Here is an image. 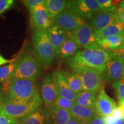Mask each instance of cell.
<instances>
[{"label":"cell","instance_id":"1","mask_svg":"<svg viewBox=\"0 0 124 124\" xmlns=\"http://www.w3.org/2000/svg\"><path fill=\"white\" fill-rule=\"evenodd\" d=\"M114 53L98 45L85 48L78 51L68 60L67 64L72 70L77 68H90L103 72L105 67Z\"/></svg>","mask_w":124,"mask_h":124},{"label":"cell","instance_id":"2","mask_svg":"<svg viewBox=\"0 0 124 124\" xmlns=\"http://www.w3.org/2000/svg\"><path fill=\"white\" fill-rule=\"evenodd\" d=\"M7 81L9 85L5 102L27 103L39 92L38 83L35 81L24 79H12Z\"/></svg>","mask_w":124,"mask_h":124},{"label":"cell","instance_id":"3","mask_svg":"<svg viewBox=\"0 0 124 124\" xmlns=\"http://www.w3.org/2000/svg\"><path fill=\"white\" fill-rule=\"evenodd\" d=\"M17 61L15 70L8 80L24 79L35 81L42 73L43 66L31 51L21 54L17 58Z\"/></svg>","mask_w":124,"mask_h":124},{"label":"cell","instance_id":"4","mask_svg":"<svg viewBox=\"0 0 124 124\" xmlns=\"http://www.w3.org/2000/svg\"><path fill=\"white\" fill-rule=\"evenodd\" d=\"M35 54L44 67L48 69L53 63L56 54L49 41L47 29L36 30L32 36Z\"/></svg>","mask_w":124,"mask_h":124},{"label":"cell","instance_id":"5","mask_svg":"<svg viewBox=\"0 0 124 124\" xmlns=\"http://www.w3.org/2000/svg\"><path fill=\"white\" fill-rule=\"evenodd\" d=\"M42 101L41 95L39 92L33 100L27 103L3 102L2 104L0 105V108L8 116L18 120L40 108Z\"/></svg>","mask_w":124,"mask_h":124},{"label":"cell","instance_id":"6","mask_svg":"<svg viewBox=\"0 0 124 124\" xmlns=\"http://www.w3.org/2000/svg\"><path fill=\"white\" fill-rule=\"evenodd\" d=\"M67 8L82 19L91 18L101 11L97 0H72L68 1Z\"/></svg>","mask_w":124,"mask_h":124},{"label":"cell","instance_id":"7","mask_svg":"<svg viewBox=\"0 0 124 124\" xmlns=\"http://www.w3.org/2000/svg\"><path fill=\"white\" fill-rule=\"evenodd\" d=\"M73 72L81 79L83 90L97 93L101 87L102 77L100 71L90 68H77Z\"/></svg>","mask_w":124,"mask_h":124},{"label":"cell","instance_id":"8","mask_svg":"<svg viewBox=\"0 0 124 124\" xmlns=\"http://www.w3.org/2000/svg\"><path fill=\"white\" fill-rule=\"evenodd\" d=\"M124 76V66L121 58L115 54L108 60L101 73L102 79L113 83L120 81Z\"/></svg>","mask_w":124,"mask_h":124},{"label":"cell","instance_id":"9","mask_svg":"<svg viewBox=\"0 0 124 124\" xmlns=\"http://www.w3.org/2000/svg\"><path fill=\"white\" fill-rule=\"evenodd\" d=\"M53 21L54 24L66 32H74L86 24L85 20L78 17L67 8L56 16Z\"/></svg>","mask_w":124,"mask_h":124},{"label":"cell","instance_id":"10","mask_svg":"<svg viewBox=\"0 0 124 124\" xmlns=\"http://www.w3.org/2000/svg\"><path fill=\"white\" fill-rule=\"evenodd\" d=\"M69 38L83 48L98 45L97 39L89 24H85L74 32H67Z\"/></svg>","mask_w":124,"mask_h":124},{"label":"cell","instance_id":"11","mask_svg":"<svg viewBox=\"0 0 124 124\" xmlns=\"http://www.w3.org/2000/svg\"><path fill=\"white\" fill-rule=\"evenodd\" d=\"M29 13L31 26L36 30L47 29L52 25L45 5V1L39 5L29 9Z\"/></svg>","mask_w":124,"mask_h":124},{"label":"cell","instance_id":"12","mask_svg":"<svg viewBox=\"0 0 124 124\" xmlns=\"http://www.w3.org/2000/svg\"><path fill=\"white\" fill-rule=\"evenodd\" d=\"M94 108L96 114L103 118L112 114L114 110L117 108V104L114 100L106 94L104 87L101 86Z\"/></svg>","mask_w":124,"mask_h":124},{"label":"cell","instance_id":"13","mask_svg":"<svg viewBox=\"0 0 124 124\" xmlns=\"http://www.w3.org/2000/svg\"><path fill=\"white\" fill-rule=\"evenodd\" d=\"M59 96L56 85L52 74H48L43 79L41 87V97L46 107L53 104Z\"/></svg>","mask_w":124,"mask_h":124},{"label":"cell","instance_id":"14","mask_svg":"<svg viewBox=\"0 0 124 124\" xmlns=\"http://www.w3.org/2000/svg\"><path fill=\"white\" fill-rule=\"evenodd\" d=\"M118 21L115 12L101 11L98 12L91 18L90 25L94 32H97Z\"/></svg>","mask_w":124,"mask_h":124},{"label":"cell","instance_id":"15","mask_svg":"<svg viewBox=\"0 0 124 124\" xmlns=\"http://www.w3.org/2000/svg\"><path fill=\"white\" fill-rule=\"evenodd\" d=\"M47 33L49 41L55 49L56 56H58L60 48L68 36L67 32L54 24L51 25L47 29Z\"/></svg>","mask_w":124,"mask_h":124},{"label":"cell","instance_id":"16","mask_svg":"<svg viewBox=\"0 0 124 124\" xmlns=\"http://www.w3.org/2000/svg\"><path fill=\"white\" fill-rule=\"evenodd\" d=\"M53 75L56 85L59 96L71 101L75 102L77 94L72 92L70 89L63 72L61 71H56L53 73Z\"/></svg>","mask_w":124,"mask_h":124},{"label":"cell","instance_id":"17","mask_svg":"<svg viewBox=\"0 0 124 124\" xmlns=\"http://www.w3.org/2000/svg\"><path fill=\"white\" fill-rule=\"evenodd\" d=\"M71 117L77 119L82 124H89L97 115L94 108H89L78 105L75 102L70 110Z\"/></svg>","mask_w":124,"mask_h":124},{"label":"cell","instance_id":"18","mask_svg":"<svg viewBox=\"0 0 124 124\" xmlns=\"http://www.w3.org/2000/svg\"><path fill=\"white\" fill-rule=\"evenodd\" d=\"M48 124H67L71 118L69 110L50 106L46 108Z\"/></svg>","mask_w":124,"mask_h":124},{"label":"cell","instance_id":"19","mask_svg":"<svg viewBox=\"0 0 124 124\" xmlns=\"http://www.w3.org/2000/svg\"><path fill=\"white\" fill-rule=\"evenodd\" d=\"M97 44L105 49L120 52V55L124 51V36H109L97 40Z\"/></svg>","mask_w":124,"mask_h":124},{"label":"cell","instance_id":"20","mask_svg":"<svg viewBox=\"0 0 124 124\" xmlns=\"http://www.w3.org/2000/svg\"><path fill=\"white\" fill-rule=\"evenodd\" d=\"M18 124H48L46 109L40 107L29 115L18 120Z\"/></svg>","mask_w":124,"mask_h":124},{"label":"cell","instance_id":"21","mask_svg":"<svg viewBox=\"0 0 124 124\" xmlns=\"http://www.w3.org/2000/svg\"><path fill=\"white\" fill-rule=\"evenodd\" d=\"M94 33L97 40L109 36H124V25L118 21L102 30L94 32Z\"/></svg>","mask_w":124,"mask_h":124},{"label":"cell","instance_id":"22","mask_svg":"<svg viewBox=\"0 0 124 124\" xmlns=\"http://www.w3.org/2000/svg\"><path fill=\"white\" fill-rule=\"evenodd\" d=\"M68 1L66 0H46L45 5L49 17L54 19L56 16L67 8Z\"/></svg>","mask_w":124,"mask_h":124},{"label":"cell","instance_id":"23","mask_svg":"<svg viewBox=\"0 0 124 124\" xmlns=\"http://www.w3.org/2000/svg\"><path fill=\"white\" fill-rule=\"evenodd\" d=\"M79 48L80 46L73 40L67 36L60 48L59 56L62 59L71 58L75 55Z\"/></svg>","mask_w":124,"mask_h":124},{"label":"cell","instance_id":"24","mask_svg":"<svg viewBox=\"0 0 124 124\" xmlns=\"http://www.w3.org/2000/svg\"><path fill=\"white\" fill-rule=\"evenodd\" d=\"M62 72L70 89L72 92L76 94H78L83 91V85L81 79L77 74L74 72H69L67 71H63Z\"/></svg>","mask_w":124,"mask_h":124},{"label":"cell","instance_id":"25","mask_svg":"<svg viewBox=\"0 0 124 124\" xmlns=\"http://www.w3.org/2000/svg\"><path fill=\"white\" fill-rule=\"evenodd\" d=\"M96 100V93L83 90L77 94L75 102L80 106L94 108L95 107Z\"/></svg>","mask_w":124,"mask_h":124},{"label":"cell","instance_id":"26","mask_svg":"<svg viewBox=\"0 0 124 124\" xmlns=\"http://www.w3.org/2000/svg\"><path fill=\"white\" fill-rule=\"evenodd\" d=\"M17 58L12 63L7 66L0 67V82L7 81L11 77L17 64Z\"/></svg>","mask_w":124,"mask_h":124},{"label":"cell","instance_id":"27","mask_svg":"<svg viewBox=\"0 0 124 124\" xmlns=\"http://www.w3.org/2000/svg\"><path fill=\"white\" fill-rule=\"evenodd\" d=\"M112 86L116 90V95L119 104L124 103V76L120 81L112 83Z\"/></svg>","mask_w":124,"mask_h":124},{"label":"cell","instance_id":"28","mask_svg":"<svg viewBox=\"0 0 124 124\" xmlns=\"http://www.w3.org/2000/svg\"><path fill=\"white\" fill-rule=\"evenodd\" d=\"M74 103H75V102L71 101L58 96L51 106L70 111Z\"/></svg>","mask_w":124,"mask_h":124},{"label":"cell","instance_id":"29","mask_svg":"<svg viewBox=\"0 0 124 124\" xmlns=\"http://www.w3.org/2000/svg\"><path fill=\"white\" fill-rule=\"evenodd\" d=\"M101 9L103 11L115 12L116 7L113 4V1L111 0H97Z\"/></svg>","mask_w":124,"mask_h":124},{"label":"cell","instance_id":"30","mask_svg":"<svg viewBox=\"0 0 124 124\" xmlns=\"http://www.w3.org/2000/svg\"><path fill=\"white\" fill-rule=\"evenodd\" d=\"M0 124H18V120L8 116L0 108Z\"/></svg>","mask_w":124,"mask_h":124},{"label":"cell","instance_id":"31","mask_svg":"<svg viewBox=\"0 0 124 124\" xmlns=\"http://www.w3.org/2000/svg\"><path fill=\"white\" fill-rule=\"evenodd\" d=\"M105 124H124V118H118L112 115H110L103 118Z\"/></svg>","mask_w":124,"mask_h":124},{"label":"cell","instance_id":"32","mask_svg":"<svg viewBox=\"0 0 124 124\" xmlns=\"http://www.w3.org/2000/svg\"><path fill=\"white\" fill-rule=\"evenodd\" d=\"M44 1L43 0H24L22 2L27 8L31 9L41 4Z\"/></svg>","mask_w":124,"mask_h":124},{"label":"cell","instance_id":"33","mask_svg":"<svg viewBox=\"0 0 124 124\" xmlns=\"http://www.w3.org/2000/svg\"><path fill=\"white\" fill-rule=\"evenodd\" d=\"M13 3V0H0V14L10 8Z\"/></svg>","mask_w":124,"mask_h":124},{"label":"cell","instance_id":"34","mask_svg":"<svg viewBox=\"0 0 124 124\" xmlns=\"http://www.w3.org/2000/svg\"><path fill=\"white\" fill-rule=\"evenodd\" d=\"M118 21L124 25V9L120 7L115 12Z\"/></svg>","mask_w":124,"mask_h":124},{"label":"cell","instance_id":"35","mask_svg":"<svg viewBox=\"0 0 124 124\" xmlns=\"http://www.w3.org/2000/svg\"><path fill=\"white\" fill-rule=\"evenodd\" d=\"M89 124H105L103 118L96 115Z\"/></svg>","mask_w":124,"mask_h":124},{"label":"cell","instance_id":"36","mask_svg":"<svg viewBox=\"0 0 124 124\" xmlns=\"http://www.w3.org/2000/svg\"><path fill=\"white\" fill-rule=\"evenodd\" d=\"M16 59H14L12 60H8L7 59L4 58V57H2V56L0 55V66H2L5 64H7V63H10L15 61Z\"/></svg>","mask_w":124,"mask_h":124},{"label":"cell","instance_id":"37","mask_svg":"<svg viewBox=\"0 0 124 124\" xmlns=\"http://www.w3.org/2000/svg\"><path fill=\"white\" fill-rule=\"evenodd\" d=\"M67 124H82L81 122L77 120V119L71 117V119L69 120V121L67 123Z\"/></svg>","mask_w":124,"mask_h":124},{"label":"cell","instance_id":"38","mask_svg":"<svg viewBox=\"0 0 124 124\" xmlns=\"http://www.w3.org/2000/svg\"><path fill=\"white\" fill-rule=\"evenodd\" d=\"M4 94H3V91L1 89V88L0 87V105L2 104L3 102H4Z\"/></svg>","mask_w":124,"mask_h":124},{"label":"cell","instance_id":"39","mask_svg":"<svg viewBox=\"0 0 124 124\" xmlns=\"http://www.w3.org/2000/svg\"><path fill=\"white\" fill-rule=\"evenodd\" d=\"M120 56L121 58L122 62V63H123L124 66V51H123V52H122V53L121 54Z\"/></svg>","mask_w":124,"mask_h":124},{"label":"cell","instance_id":"40","mask_svg":"<svg viewBox=\"0 0 124 124\" xmlns=\"http://www.w3.org/2000/svg\"><path fill=\"white\" fill-rule=\"evenodd\" d=\"M121 8H124V1H121V4H120V7Z\"/></svg>","mask_w":124,"mask_h":124}]
</instances>
